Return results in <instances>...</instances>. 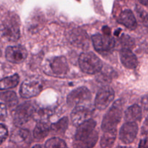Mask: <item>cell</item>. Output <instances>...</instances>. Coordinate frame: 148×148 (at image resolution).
Segmentation results:
<instances>
[{
  "mask_svg": "<svg viewBox=\"0 0 148 148\" xmlns=\"http://www.w3.org/2000/svg\"><path fill=\"white\" fill-rule=\"evenodd\" d=\"M96 122L90 119L78 126L75 140L74 148H92L98 139V132L96 130Z\"/></svg>",
  "mask_w": 148,
  "mask_h": 148,
  "instance_id": "6da1fadb",
  "label": "cell"
},
{
  "mask_svg": "<svg viewBox=\"0 0 148 148\" xmlns=\"http://www.w3.org/2000/svg\"><path fill=\"white\" fill-rule=\"evenodd\" d=\"M122 103L120 100L114 103L103 119L101 127L104 132L116 128L122 116Z\"/></svg>",
  "mask_w": 148,
  "mask_h": 148,
  "instance_id": "7a4b0ae2",
  "label": "cell"
},
{
  "mask_svg": "<svg viewBox=\"0 0 148 148\" xmlns=\"http://www.w3.org/2000/svg\"><path fill=\"white\" fill-rule=\"evenodd\" d=\"M79 67L82 72L94 75L101 70L103 64L101 59L92 52H84L79 57Z\"/></svg>",
  "mask_w": 148,
  "mask_h": 148,
  "instance_id": "3957f363",
  "label": "cell"
},
{
  "mask_svg": "<svg viewBox=\"0 0 148 148\" xmlns=\"http://www.w3.org/2000/svg\"><path fill=\"white\" fill-rule=\"evenodd\" d=\"M19 23V19L17 15L8 16L4 20L1 27L3 36L8 40H17L20 37Z\"/></svg>",
  "mask_w": 148,
  "mask_h": 148,
  "instance_id": "277c9868",
  "label": "cell"
},
{
  "mask_svg": "<svg viewBox=\"0 0 148 148\" xmlns=\"http://www.w3.org/2000/svg\"><path fill=\"white\" fill-rule=\"evenodd\" d=\"M34 114V107L31 102H25L16 108L13 112L14 124L21 126L29 121L30 117Z\"/></svg>",
  "mask_w": 148,
  "mask_h": 148,
  "instance_id": "5b68a950",
  "label": "cell"
},
{
  "mask_svg": "<svg viewBox=\"0 0 148 148\" xmlns=\"http://www.w3.org/2000/svg\"><path fill=\"white\" fill-rule=\"evenodd\" d=\"M94 48L101 53H109L115 47V40L109 35L95 34L92 36Z\"/></svg>",
  "mask_w": 148,
  "mask_h": 148,
  "instance_id": "8992f818",
  "label": "cell"
},
{
  "mask_svg": "<svg viewBox=\"0 0 148 148\" xmlns=\"http://www.w3.org/2000/svg\"><path fill=\"white\" fill-rule=\"evenodd\" d=\"M91 93L85 87H80L74 90L68 95L66 101L70 106H76L85 103L90 100Z\"/></svg>",
  "mask_w": 148,
  "mask_h": 148,
  "instance_id": "52a82bcc",
  "label": "cell"
},
{
  "mask_svg": "<svg viewBox=\"0 0 148 148\" xmlns=\"http://www.w3.org/2000/svg\"><path fill=\"white\" fill-rule=\"evenodd\" d=\"M114 99V91L111 88L105 86L97 93L95 106L99 110H104L110 105Z\"/></svg>",
  "mask_w": 148,
  "mask_h": 148,
  "instance_id": "ba28073f",
  "label": "cell"
},
{
  "mask_svg": "<svg viewBox=\"0 0 148 148\" xmlns=\"http://www.w3.org/2000/svg\"><path fill=\"white\" fill-rule=\"evenodd\" d=\"M93 110L91 107L85 106V105H78L75 107L71 114V118L73 124L79 126L82 123L90 119Z\"/></svg>",
  "mask_w": 148,
  "mask_h": 148,
  "instance_id": "9c48e42d",
  "label": "cell"
},
{
  "mask_svg": "<svg viewBox=\"0 0 148 148\" xmlns=\"http://www.w3.org/2000/svg\"><path fill=\"white\" fill-rule=\"evenodd\" d=\"M42 86L36 79H26L22 83L20 93L25 98H30L39 95Z\"/></svg>",
  "mask_w": 148,
  "mask_h": 148,
  "instance_id": "30bf717a",
  "label": "cell"
},
{
  "mask_svg": "<svg viewBox=\"0 0 148 148\" xmlns=\"http://www.w3.org/2000/svg\"><path fill=\"white\" fill-rule=\"evenodd\" d=\"M5 55L6 59L9 62L14 64H20L25 60L27 56V52L23 46H13L7 48Z\"/></svg>",
  "mask_w": 148,
  "mask_h": 148,
  "instance_id": "8fae6325",
  "label": "cell"
},
{
  "mask_svg": "<svg viewBox=\"0 0 148 148\" xmlns=\"http://www.w3.org/2000/svg\"><path fill=\"white\" fill-rule=\"evenodd\" d=\"M138 127L135 122H127L121 127L119 132V138L126 144L132 143L137 137Z\"/></svg>",
  "mask_w": 148,
  "mask_h": 148,
  "instance_id": "7c38bea8",
  "label": "cell"
},
{
  "mask_svg": "<svg viewBox=\"0 0 148 148\" xmlns=\"http://www.w3.org/2000/svg\"><path fill=\"white\" fill-rule=\"evenodd\" d=\"M120 59L122 64L128 69H134L138 64V61L134 53L130 49H121L120 51Z\"/></svg>",
  "mask_w": 148,
  "mask_h": 148,
  "instance_id": "4fadbf2b",
  "label": "cell"
},
{
  "mask_svg": "<svg viewBox=\"0 0 148 148\" xmlns=\"http://www.w3.org/2000/svg\"><path fill=\"white\" fill-rule=\"evenodd\" d=\"M118 22L130 30H134L137 26L135 17L132 12L130 10H124L120 14Z\"/></svg>",
  "mask_w": 148,
  "mask_h": 148,
  "instance_id": "5bb4252c",
  "label": "cell"
},
{
  "mask_svg": "<svg viewBox=\"0 0 148 148\" xmlns=\"http://www.w3.org/2000/svg\"><path fill=\"white\" fill-rule=\"evenodd\" d=\"M142 110L138 105L129 107L125 112V119L127 122H136L141 119Z\"/></svg>",
  "mask_w": 148,
  "mask_h": 148,
  "instance_id": "9a60e30c",
  "label": "cell"
},
{
  "mask_svg": "<svg viewBox=\"0 0 148 148\" xmlns=\"http://www.w3.org/2000/svg\"><path fill=\"white\" fill-rule=\"evenodd\" d=\"M49 131H50V127L46 123L41 121L39 122L35 127L33 131V137L36 140H41L49 134Z\"/></svg>",
  "mask_w": 148,
  "mask_h": 148,
  "instance_id": "2e32d148",
  "label": "cell"
},
{
  "mask_svg": "<svg viewBox=\"0 0 148 148\" xmlns=\"http://www.w3.org/2000/svg\"><path fill=\"white\" fill-rule=\"evenodd\" d=\"M116 137V129L105 131L101 140V145L102 147H109L112 146Z\"/></svg>",
  "mask_w": 148,
  "mask_h": 148,
  "instance_id": "e0dca14e",
  "label": "cell"
},
{
  "mask_svg": "<svg viewBox=\"0 0 148 148\" xmlns=\"http://www.w3.org/2000/svg\"><path fill=\"white\" fill-rule=\"evenodd\" d=\"M19 76L17 74L7 77L1 80H0V90H8L14 88L18 85Z\"/></svg>",
  "mask_w": 148,
  "mask_h": 148,
  "instance_id": "ac0fdd59",
  "label": "cell"
},
{
  "mask_svg": "<svg viewBox=\"0 0 148 148\" xmlns=\"http://www.w3.org/2000/svg\"><path fill=\"white\" fill-rule=\"evenodd\" d=\"M51 67L56 74H65L67 72V64L63 57H59L51 62Z\"/></svg>",
  "mask_w": 148,
  "mask_h": 148,
  "instance_id": "d6986e66",
  "label": "cell"
},
{
  "mask_svg": "<svg viewBox=\"0 0 148 148\" xmlns=\"http://www.w3.org/2000/svg\"><path fill=\"white\" fill-rule=\"evenodd\" d=\"M0 99L7 104L10 107H13L17 103V95L13 91H6L0 93Z\"/></svg>",
  "mask_w": 148,
  "mask_h": 148,
  "instance_id": "ffe728a7",
  "label": "cell"
},
{
  "mask_svg": "<svg viewBox=\"0 0 148 148\" xmlns=\"http://www.w3.org/2000/svg\"><path fill=\"white\" fill-rule=\"evenodd\" d=\"M71 40L75 44H79V46L85 44L88 41L86 33L80 30H74L71 34Z\"/></svg>",
  "mask_w": 148,
  "mask_h": 148,
  "instance_id": "44dd1931",
  "label": "cell"
},
{
  "mask_svg": "<svg viewBox=\"0 0 148 148\" xmlns=\"http://www.w3.org/2000/svg\"><path fill=\"white\" fill-rule=\"evenodd\" d=\"M46 148H68L67 145L62 139L59 137H53L47 140L45 145Z\"/></svg>",
  "mask_w": 148,
  "mask_h": 148,
  "instance_id": "7402d4cb",
  "label": "cell"
},
{
  "mask_svg": "<svg viewBox=\"0 0 148 148\" xmlns=\"http://www.w3.org/2000/svg\"><path fill=\"white\" fill-rule=\"evenodd\" d=\"M68 127V119L66 117L62 119L58 122L55 123L52 125V130L56 132H64Z\"/></svg>",
  "mask_w": 148,
  "mask_h": 148,
  "instance_id": "603a6c76",
  "label": "cell"
},
{
  "mask_svg": "<svg viewBox=\"0 0 148 148\" xmlns=\"http://www.w3.org/2000/svg\"><path fill=\"white\" fill-rule=\"evenodd\" d=\"M137 13L139 16V18L140 19L141 22L145 26L148 27V14L140 8L137 9Z\"/></svg>",
  "mask_w": 148,
  "mask_h": 148,
  "instance_id": "cb8c5ba5",
  "label": "cell"
},
{
  "mask_svg": "<svg viewBox=\"0 0 148 148\" xmlns=\"http://www.w3.org/2000/svg\"><path fill=\"white\" fill-rule=\"evenodd\" d=\"M8 136L7 129L4 124H0V145L2 144Z\"/></svg>",
  "mask_w": 148,
  "mask_h": 148,
  "instance_id": "d4e9b609",
  "label": "cell"
},
{
  "mask_svg": "<svg viewBox=\"0 0 148 148\" xmlns=\"http://www.w3.org/2000/svg\"><path fill=\"white\" fill-rule=\"evenodd\" d=\"M121 40H122V43L124 44V46H126L127 49L132 47L133 45H134V41H133L132 38H131L127 36H123Z\"/></svg>",
  "mask_w": 148,
  "mask_h": 148,
  "instance_id": "484cf974",
  "label": "cell"
},
{
  "mask_svg": "<svg viewBox=\"0 0 148 148\" xmlns=\"http://www.w3.org/2000/svg\"><path fill=\"white\" fill-rule=\"evenodd\" d=\"M7 116V108L4 103H0V121H3Z\"/></svg>",
  "mask_w": 148,
  "mask_h": 148,
  "instance_id": "4316f807",
  "label": "cell"
},
{
  "mask_svg": "<svg viewBox=\"0 0 148 148\" xmlns=\"http://www.w3.org/2000/svg\"><path fill=\"white\" fill-rule=\"evenodd\" d=\"M138 148H148V139H144L141 140Z\"/></svg>",
  "mask_w": 148,
  "mask_h": 148,
  "instance_id": "83f0119b",
  "label": "cell"
},
{
  "mask_svg": "<svg viewBox=\"0 0 148 148\" xmlns=\"http://www.w3.org/2000/svg\"><path fill=\"white\" fill-rule=\"evenodd\" d=\"M143 106L145 108H148V96H145L143 99Z\"/></svg>",
  "mask_w": 148,
  "mask_h": 148,
  "instance_id": "f1b7e54d",
  "label": "cell"
},
{
  "mask_svg": "<svg viewBox=\"0 0 148 148\" xmlns=\"http://www.w3.org/2000/svg\"><path fill=\"white\" fill-rule=\"evenodd\" d=\"M142 4L145 6H148V0H139Z\"/></svg>",
  "mask_w": 148,
  "mask_h": 148,
  "instance_id": "f546056e",
  "label": "cell"
},
{
  "mask_svg": "<svg viewBox=\"0 0 148 148\" xmlns=\"http://www.w3.org/2000/svg\"><path fill=\"white\" fill-rule=\"evenodd\" d=\"M33 148H46V147H43V146H42V145H37L34 146Z\"/></svg>",
  "mask_w": 148,
  "mask_h": 148,
  "instance_id": "4dcf8cb0",
  "label": "cell"
},
{
  "mask_svg": "<svg viewBox=\"0 0 148 148\" xmlns=\"http://www.w3.org/2000/svg\"><path fill=\"white\" fill-rule=\"evenodd\" d=\"M116 148H130V147H118Z\"/></svg>",
  "mask_w": 148,
  "mask_h": 148,
  "instance_id": "1f68e13d",
  "label": "cell"
}]
</instances>
